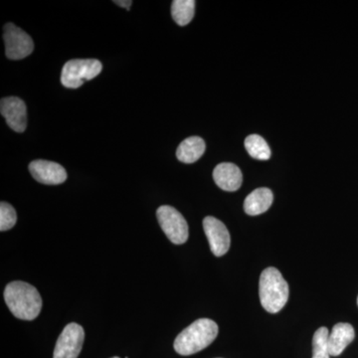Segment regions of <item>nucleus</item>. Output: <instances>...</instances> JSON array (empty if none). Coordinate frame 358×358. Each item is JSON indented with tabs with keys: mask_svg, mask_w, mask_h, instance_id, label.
Returning <instances> with one entry per match:
<instances>
[{
	"mask_svg": "<svg viewBox=\"0 0 358 358\" xmlns=\"http://www.w3.org/2000/svg\"><path fill=\"white\" fill-rule=\"evenodd\" d=\"M17 221L15 209L7 202H1L0 204V230H10L15 226Z\"/></svg>",
	"mask_w": 358,
	"mask_h": 358,
	"instance_id": "nucleus-18",
	"label": "nucleus"
},
{
	"mask_svg": "<svg viewBox=\"0 0 358 358\" xmlns=\"http://www.w3.org/2000/svg\"><path fill=\"white\" fill-rule=\"evenodd\" d=\"M4 300L14 317L23 320H33L42 310V299L32 285L24 282H13L4 289Z\"/></svg>",
	"mask_w": 358,
	"mask_h": 358,
	"instance_id": "nucleus-1",
	"label": "nucleus"
},
{
	"mask_svg": "<svg viewBox=\"0 0 358 358\" xmlns=\"http://www.w3.org/2000/svg\"><path fill=\"white\" fill-rule=\"evenodd\" d=\"M157 220L167 238L176 245L185 244L188 240V224L180 212L173 206L164 205L157 211Z\"/></svg>",
	"mask_w": 358,
	"mask_h": 358,
	"instance_id": "nucleus-5",
	"label": "nucleus"
},
{
	"mask_svg": "<svg viewBox=\"0 0 358 358\" xmlns=\"http://www.w3.org/2000/svg\"><path fill=\"white\" fill-rule=\"evenodd\" d=\"M357 305H358V298H357Z\"/></svg>",
	"mask_w": 358,
	"mask_h": 358,
	"instance_id": "nucleus-21",
	"label": "nucleus"
},
{
	"mask_svg": "<svg viewBox=\"0 0 358 358\" xmlns=\"http://www.w3.org/2000/svg\"><path fill=\"white\" fill-rule=\"evenodd\" d=\"M117 6L122 7V8H126L129 10L131 8V4H133V1L131 0H117V1H114Z\"/></svg>",
	"mask_w": 358,
	"mask_h": 358,
	"instance_id": "nucleus-19",
	"label": "nucleus"
},
{
	"mask_svg": "<svg viewBox=\"0 0 358 358\" xmlns=\"http://www.w3.org/2000/svg\"><path fill=\"white\" fill-rule=\"evenodd\" d=\"M194 0H174L171 4V15L179 26H185L192 20L195 13Z\"/></svg>",
	"mask_w": 358,
	"mask_h": 358,
	"instance_id": "nucleus-15",
	"label": "nucleus"
},
{
	"mask_svg": "<svg viewBox=\"0 0 358 358\" xmlns=\"http://www.w3.org/2000/svg\"><path fill=\"white\" fill-rule=\"evenodd\" d=\"M102 69V63L96 59H75L68 61L63 67L61 83L66 88H79L85 82L98 76Z\"/></svg>",
	"mask_w": 358,
	"mask_h": 358,
	"instance_id": "nucleus-4",
	"label": "nucleus"
},
{
	"mask_svg": "<svg viewBox=\"0 0 358 358\" xmlns=\"http://www.w3.org/2000/svg\"><path fill=\"white\" fill-rule=\"evenodd\" d=\"M213 178L219 188L230 192H236L243 182V176L239 167L230 162L218 164L214 169Z\"/></svg>",
	"mask_w": 358,
	"mask_h": 358,
	"instance_id": "nucleus-11",
	"label": "nucleus"
},
{
	"mask_svg": "<svg viewBox=\"0 0 358 358\" xmlns=\"http://www.w3.org/2000/svg\"><path fill=\"white\" fill-rule=\"evenodd\" d=\"M245 148L253 159L268 160L271 157V150L268 143L259 134H251L245 140Z\"/></svg>",
	"mask_w": 358,
	"mask_h": 358,
	"instance_id": "nucleus-16",
	"label": "nucleus"
},
{
	"mask_svg": "<svg viewBox=\"0 0 358 358\" xmlns=\"http://www.w3.org/2000/svg\"><path fill=\"white\" fill-rule=\"evenodd\" d=\"M0 112L7 124L16 133H23L27 127V109L25 103L17 96L3 98L0 102Z\"/></svg>",
	"mask_w": 358,
	"mask_h": 358,
	"instance_id": "nucleus-9",
	"label": "nucleus"
},
{
	"mask_svg": "<svg viewBox=\"0 0 358 358\" xmlns=\"http://www.w3.org/2000/svg\"><path fill=\"white\" fill-rule=\"evenodd\" d=\"M329 331L327 327H320L313 338V358H329Z\"/></svg>",
	"mask_w": 358,
	"mask_h": 358,
	"instance_id": "nucleus-17",
	"label": "nucleus"
},
{
	"mask_svg": "<svg viewBox=\"0 0 358 358\" xmlns=\"http://www.w3.org/2000/svg\"><path fill=\"white\" fill-rule=\"evenodd\" d=\"M355 338V329L352 324L339 322L334 327L329 336V348L331 357H338L352 343Z\"/></svg>",
	"mask_w": 358,
	"mask_h": 358,
	"instance_id": "nucleus-12",
	"label": "nucleus"
},
{
	"mask_svg": "<svg viewBox=\"0 0 358 358\" xmlns=\"http://www.w3.org/2000/svg\"><path fill=\"white\" fill-rule=\"evenodd\" d=\"M289 294L288 282L278 268L268 267L263 271L259 281V296L268 313H279L286 306Z\"/></svg>",
	"mask_w": 358,
	"mask_h": 358,
	"instance_id": "nucleus-3",
	"label": "nucleus"
},
{
	"mask_svg": "<svg viewBox=\"0 0 358 358\" xmlns=\"http://www.w3.org/2000/svg\"><path fill=\"white\" fill-rule=\"evenodd\" d=\"M3 30L7 58L10 60H21L32 53L34 42L27 33L13 23H7Z\"/></svg>",
	"mask_w": 358,
	"mask_h": 358,
	"instance_id": "nucleus-6",
	"label": "nucleus"
},
{
	"mask_svg": "<svg viewBox=\"0 0 358 358\" xmlns=\"http://www.w3.org/2000/svg\"><path fill=\"white\" fill-rule=\"evenodd\" d=\"M85 331L80 324H67L59 336L53 358H78L83 348Z\"/></svg>",
	"mask_w": 358,
	"mask_h": 358,
	"instance_id": "nucleus-7",
	"label": "nucleus"
},
{
	"mask_svg": "<svg viewBox=\"0 0 358 358\" xmlns=\"http://www.w3.org/2000/svg\"><path fill=\"white\" fill-rule=\"evenodd\" d=\"M203 229L208 239L211 252L216 257L225 255L230 249L229 231L225 224L212 216L204 218Z\"/></svg>",
	"mask_w": 358,
	"mask_h": 358,
	"instance_id": "nucleus-8",
	"label": "nucleus"
},
{
	"mask_svg": "<svg viewBox=\"0 0 358 358\" xmlns=\"http://www.w3.org/2000/svg\"><path fill=\"white\" fill-rule=\"evenodd\" d=\"M274 195L268 188H257L250 193L244 201V210L248 215L257 216L265 213L273 203Z\"/></svg>",
	"mask_w": 358,
	"mask_h": 358,
	"instance_id": "nucleus-13",
	"label": "nucleus"
},
{
	"mask_svg": "<svg viewBox=\"0 0 358 358\" xmlns=\"http://www.w3.org/2000/svg\"><path fill=\"white\" fill-rule=\"evenodd\" d=\"M218 326L209 319H199L183 329L174 341V350L178 355L187 357L203 350L218 336Z\"/></svg>",
	"mask_w": 358,
	"mask_h": 358,
	"instance_id": "nucleus-2",
	"label": "nucleus"
},
{
	"mask_svg": "<svg viewBox=\"0 0 358 358\" xmlns=\"http://www.w3.org/2000/svg\"><path fill=\"white\" fill-rule=\"evenodd\" d=\"M112 358H120V357H112Z\"/></svg>",
	"mask_w": 358,
	"mask_h": 358,
	"instance_id": "nucleus-20",
	"label": "nucleus"
},
{
	"mask_svg": "<svg viewBox=\"0 0 358 358\" xmlns=\"http://www.w3.org/2000/svg\"><path fill=\"white\" fill-rule=\"evenodd\" d=\"M206 145L199 136H190L178 145L176 157L183 164H193L204 155Z\"/></svg>",
	"mask_w": 358,
	"mask_h": 358,
	"instance_id": "nucleus-14",
	"label": "nucleus"
},
{
	"mask_svg": "<svg viewBox=\"0 0 358 358\" xmlns=\"http://www.w3.org/2000/svg\"><path fill=\"white\" fill-rule=\"evenodd\" d=\"M29 171L33 178L43 185H58L67 179L64 167L49 160H34L29 164Z\"/></svg>",
	"mask_w": 358,
	"mask_h": 358,
	"instance_id": "nucleus-10",
	"label": "nucleus"
}]
</instances>
